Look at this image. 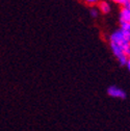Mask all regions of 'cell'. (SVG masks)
<instances>
[{
    "instance_id": "cell-3",
    "label": "cell",
    "mask_w": 130,
    "mask_h": 131,
    "mask_svg": "<svg viewBox=\"0 0 130 131\" xmlns=\"http://www.w3.org/2000/svg\"><path fill=\"white\" fill-rule=\"evenodd\" d=\"M98 3H99V7H98V9H99L100 13H102V14H104V15L110 13V10H111V6H110V4H109L108 1H99Z\"/></svg>"
},
{
    "instance_id": "cell-2",
    "label": "cell",
    "mask_w": 130,
    "mask_h": 131,
    "mask_svg": "<svg viewBox=\"0 0 130 131\" xmlns=\"http://www.w3.org/2000/svg\"><path fill=\"white\" fill-rule=\"evenodd\" d=\"M120 23H127L130 25V7L123 6L119 14Z\"/></svg>"
},
{
    "instance_id": "cell-7",
    "label": "cell",
    "mask_w": 130,
    "mask_h": 131,
    "mask_svg": "<svg viewBox=\"0 0 130 131\" xmlns=\"http://www.w3.org/2000/svg\"><path fill=\"white\" fill-rule=\"evenodd\" d=\"M83 1L86 3V4H90V5H95L98 3L100 0H83Z\"/></svg>"
},
{
    "instance_id": "cell-5",
    "label": "cell",
    "mask_w": 130,
    "mask_h": 131,
    "mask_svg": "<svg viewBox=\"0 0 130 131\" xmlns=\"http://www.w3.org/2000/svg\"><path fill=\"white\" fill-rule=\"evenodd\" d=\"M111 1L116 2L117 4H120V5H122V6H126V5L129 3L130 0H111Z\"/></svg>"
},
{
    "instance_id": "cell-6",
    "label": "cell",
    "mask_w": 130,
    "mask_h": 131,
    "mask_svg": "<svg viewBox=\"0 0 130 131\" xmlns=\"http://www.w3.org/2000/svg\"><path fill=\"white\" fill-rule=\"evenodd\" d=\"M124 52H125V55L127 56V58H129V57H130V42H128L127 45L125 46Z\"/></svg>"
},
{
    "instance_id": "cell-9",
    "label": "cell",
    "mask_w": 130,
    "mask_h": 131,
    "mask_svg": "<svg viewBox=\"0 0 130 131\" xmlns=\"http://www.w3.org/2000/svg\"><path fill=\"white\" fill-rule=\"evenodd\" d=\"M126 6H127V7H130V1H129V3H128V4L126 5Z\"/></svg>"
},
{
    "instance_id": "cell-8",
    "label": "cell",
    "mask_w": 130,
    "mask_h": 131,
    "mask_svg": "<svg viewBox=\"0 0 130 131\" xmlns=\"http://www.w3.org/2000/svg\"><path fill=\"white\" fill-rule=\"evenodd\" d=\"M125 66H126V68L128 69V71L130 72V57L127 59V61H126V63H125Z\"/></svg>"
},
{
    "instance_id": "cell-1",
    "label": "cell",
    "mask_w": 130,
    "mask_h": 131,
    "mask_svg": "<svg viewBox=\"0 0 130 131\" xmlns=\"http://www.w3.org/2000/svg\"><path fill=\"white\" fill-rule=\"evenodd\" d=\"M107 94L110 97L117 98V99H125L126 98V92L117 85H110L107 89Z\"/></svg>"
},
{
    "instance_id": "cell-4",
    "label": "cell",
    "mask_w": 130,
    "mask_h": 131,
    "mask_svg": "<svg viewBox=\"0 0 130 131\" xmlns=\"http://www.w3.org/2000/svg\"><path fill=\"white\" fill-rule=\"evenodd\" d=\"M90 15H91L92 18H97L99 16V9L97 7H92L90 9Z\"/></svg>"
}]
</instances>
